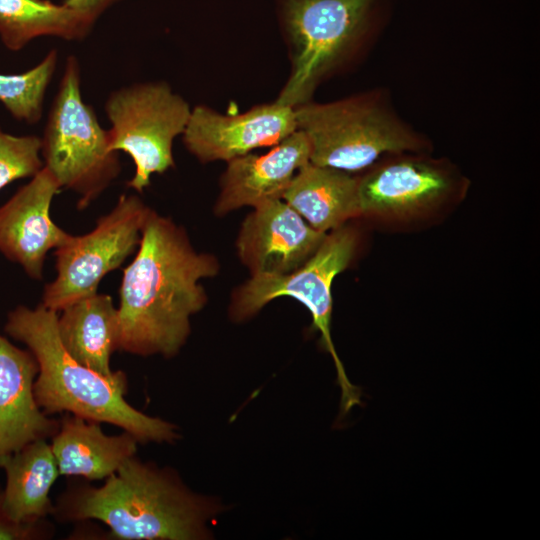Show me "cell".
Returning <instances> with one entry per match:
<instances>
[{
	"label": "cell",
	"mask_w": 540,
	"mask_h": 540,
	"mask_svg": "<svg viewBox=\"0 0 540 540\" xmlns=\"http://www.w3.org/2000/svg\"><path fill=\"white\" fill-rule=\"evenodd\" d=\"M52 535L53 525L46 521V519L30 523H19L11 520L3 512L0 504L1 540L46 539L50 538Z\"/></svg>",
	"instance_id": "603a6c76"
},
{
	"label": "cell",
	"mask_w": 540,
	"mask_h": 540,
	"mask_svg": "<svg viewBox=\"0 0 540 540\" xmlns=\"http://www.w3.org/2000/svg\"><path fill=\"white\" fill-rule=\"evenodd\" d=\"M119 0H65L64 4L97 19L108 7Z\"/></svg>",
	"instance_id": "cb8c5ba5"
},
{
	"label": "cell",
	"mask_w": 540,
	"mask_h": 540,
	"mask_svg": "<svg viewBox=\"0 0 540 540\" xmlns=\"http://www.w3.org/2000/svg\"><path fill=\"white\" fill-rule=\"evenodd\" d=\"M139 249L119 288L117 351L177 355L191 333L190 319L207 303L199 281L219 271L216 258L198 253L186 232L151 209Z\"/></svg>",
	"instance_id": "6da1fadb"
},
{
	"label": "cell",
	"mask_w": 540,
	"mask_h": 540,
	"mask_svg": "<svg viewBox=\"0 0 540 540\" xmlns=\"http://www.w3.org/2000/svg\"><path fill=\"white\" fill-rule=\"evenodd\" d=\"M326 235L284 200H268L255 206L243 221L237 254L252 276L286 274L307 262Z\"/></svg>",
	"instance_id": "7c38bea8"
},
{
	"label": "cell",
	"mask_w": 540,
	"mask_h": 540,
	"mask_svg": "<svg viewBox=\"0 0 540 540\" xmlns=\"http://www.w3.org/2000/svg\"><path fill=\"white\" fill-rule=\"evenodd\" d=\"M296 130L294 108L275 100L238 114L198 105L192 108L182 135L186 149L207 163L228 162L254 149L272 147Z\"/></svg>",
	"instance_id": "8fae6325"
},
{
	"label": "cell",
	"mask_w": 540,
	"mask_h": 540,
	"mask_svg": "<svg viewBox=\"0 0 540 540\" xmlns=\"http://www.w3.org/2000/svg\"><path fill=\"white\" fill-rule=\"evenodd\" d=\"M58 312L39 304L19 305L7 315L5 332L24 343L38 363L34 396L47 415L68 412L87 420L109 423L133 434L140 443H174L181 438L177 425L149 416L125 399L124 372L101 375L74 360L57 334Z\"/></svg>",
	"instance_id": "3957f363"
},
{
	"label": "cell",
	"mask_w": 540,
	"mask_h": 540,
	"mask_svg": "<svg viewBox=\"0 0 540 540\" xmlns=\"http://www.w3.org/2000/svg\"><path fill=\"white\" fill-rule=\"evenodd\" d=\"M357 241L356 232L348 226L330 231L317 251L298 269L280 275L251 276L234 292L229 309L231 319L241 322L275 298L291 297L302 303L311 313L312 327L320 332L322 346L334 361L341 390V417L361 404L362 393L348 379L331 337V287L334 278L349 265Z\"/></svg>",
	"instance_id": "52a82bcc"
},
{
	"label": "cell",
	"mask_w": 540,
	"mask_h": 540,
	"mask_svg": "<svg viewBox=\"0 0 540 540\" xmlns=\"http://www.w3.org/2000/svg\"><path fill=\"white\" fill-rule=\"evenodd\" d=\"M6 486L0 496L3 512L19 523L36 522L52 515L49 492L60 475L51 445L33 441L0 459Z\"/></svg>",
	"instance_id": "d6986e66"
},
{
	"label": "cell",
	"mask_w": 540,
	"mask_h": 540,
	"mask_svg": "<svg viewBox=\"0 0 540 540\" xmlns=\"http://www.w3.org/2000/svg\"><path fill=\"white\" fill-rule=\"evenodd\" d=\"M99 424L71 413L60 420L50 444L60 475L105 480L136 455L139 441L133 434L109 436Z\"/></svg>",
	"instance_id": "2e32d148"
},
{
	"label": "cell",
	"mask_w": 540,
	"mask_h": 540,
	"mask_svg": "<svg viewBox=\"0 0 540 540\" xmlns=\"http://www.w3.org/2000/svg\"><path fill=\"white\" fill-rule=\"evenodd\" d=\"M412 154H394L357 177L359 216L418 214L445 202L461 187L462 180L447 165Z\"/></svg>",
	"instance_id": "30bf717a"
},
{
	"label": "cell",
	"mask_w": 540,
	"mask_h": 540,
	"mask_svg": "<svg viewBox=\"0 0 540 540\" xmlns=\"http://www.w3.org/2000/svg\"><path fill=\"white\" fill-rule=\"evenodd\" d=\"M310 162L307 136L297 129L265 154L248 153L227 163L215 203L217 215L255 207L282 195L300 168Z\"/></svg>",
	"instance_id": "5bb4252c"
},
{
	"label": "cell",
	"mask_w": 540,
	"mask_h": 540,
	"mask_svg": "<svg viewBox=\"0 0 540 540\" xmlns=\"http://www.w3.org/2000/svg\"><path fill=\"white\" fill-rule=\"evenodd\" d=\"M60 191L54 176L43 166L0 206V252L35 280L43 277L48 252L71 237L50 216L52 200Z\"/></svg>",
	"instance_id": "4fadbf2b"
},
{
	"label": "cell",
	"mask_w": 540,
	"mask_h": 540,
	"mask_svg": "<svg viewBox=\"0 0 540 540\" xmlns=\"http://www.w3.org/2000/svg\"><path fill=\"white\" fill-rule=\"evenodd\" d=\"M94 22L84 12L48 0H0V39L11 51L41 36L81 40Z\"/></svg>",
	"instance_id": "ffe728a7"
},
{
	"label": "cell",
	"mask_w": 540,
	"mask_h": 540,
	"mask_svg": "<svg viewBox=\"0 0 540 540\" xmlns=\"http://www.w3.org/2000/svg\"><path fill=\"white\" fill-rule=\"evenodd\" d=\"M294 111L297 129L310 144V163L350 174L383 156L417 153L428 144L376 89L327 103L311 100Z\"/></svg>",
	"instance_id": "5b68a950"
},
{
	"label": "cell",
	"mask_w": 540,
	"mask_h": 540,
	"mask_svg": "<svg viewBox=\"0 0 540 540\" xmlns=\"http://www.w3.org/2000/svg\"><path fill=\"white\" fill-rule=\"evenodd\" d=\"M282 200L311 227L327 233L359 216L358 179L309 162L295 174Z\"/></svg>",
	"instance_id": "ac0fdd59"
},
{
	"label": "cell",
	"mask_w": 540,
	"mask_h": 540,
	"mask_svg": "<svg viewBox=\"0 0 540 540\" xmlns=\"http://www.w3.org/2000/svg\"><path fill=\"white\" fill-rule=\"evenodd\" d=\"M151 211L138 196L123 194L95 228L73 236L55 249V279L43 290L42 305L60 312L69 304L98 292L100 281L136 250Z\"/></svg>",
	"instance_id": "9c48e42d"
},
{
	"label": "cell",
	"mask_w": 540,
	"mask_h": 540,
	"mask_svg": "<svg viewBox=\"0 0 540 540\" xmlns=\"http://www.w3.org/2000/svg\"><path fill=\"white\" fill-rule=\"evenodd\" d=\"M38 363L30 350L0 335V459L40 439L52 438L60 420L48 417L34 396Z\"/></svg>",
	"instance_id": "9a60e30c"
},
{
	"label": "cell",
	"mask_w": 540,
	"mask_h": 540,
	"mask_svg": "<svg viewBox=\"0 0 540 540\" xmlns=\"http://www.w3.org/2000/svg\"><path fill=\"white\" fill-rule=\"evenodd\" d=\"M290 73L276 101L296 107L356 60L386 24L391 0H275Z\"/></svg>",
	"instance_id": "277c9868"
},
{
	"label": "cell",
	"mask_w": 540,
	"mask_h": 540,
	"mask_svg": "<svg viewBox=\"0 0 540 540\" xmlns=\"http://www.w3.org/2000/svg\"><path fill=\"white\" fill-rule=\"evenodd\" d=\"M41 138L16 136L0 127V190L22 178H32L43 168Z\"/></svg>",
	"instance_id": "7402d4cb"
},
{
	"label": "cell",
	"mask_w": 540,
	"mask_h": 540,
	"mask_svg": "<svg viewBox=\"0 0 540 540\" xmlns=\"http://www.w3.org/2000/svg\"><path fill=\"white\" fill-rule=\"evenodd\" d=\"M224 504L191 490L169 467L130 457L101 486L70 482L57 497L52 516L59 522L98 520L107 539L208 540L210 524Z\"/></svg>",
	"instance_id": "7a4b0ae2"
},
{
	"label": "cell",
	"mask_w": 540,
	"mask_h": 540,
	"mask_svg": "<svg viewBox=\"0 0 540 540\" xmlns=\"http://www.w3.org/2000/svg\"><path fill=\"white\" fill-rule=\"evenodd\" d=\"M57 334L66 352L78 363L112 376L110 358L117 351L118 314L110 295L96 292L61 311Z\"/></svg>",
	"instance_id": "e0dca14e"
},
{
	"label": "cell",
	"mask_w": 540,
	"mask_h": 540,
	"mask_svg": "<svg viewBox=\"0 0 540 540\" xmlns=\"http://www.w3.org/2000/svg\"><path fill=\"white\" fill-rule=\"evenodd\" d=\"M80 86L79 61L70 55L48 113L41 157L61 189L79 195L78 208L84 209L117 178L121 163Z\"/></svg>",
	"instance_id": "8992f818"
},
{
	"label": "cell",
	"mask_w": 540,
	"mask_h": 540,
	"mask_svg": "<svg viewBox=\"0 0 540 540\" xmlns=\"http://www.w3.org/2000/svg\"><path fill=\"white\" fill-rule=\"evenodd\" d=\"M57 60V51L53 49L40 63L23 73H0V102L13 118L29 125L40 121Z\"/></svg>",
	"instance_id": "44dd1931"
},
{
	"label": "cell",
	"mask_w": 540,
	"mask_h": 540,
	"mask_svg": "<svg viewBox=\"0 0 540 540\" xmlns=\"http://www.w3.org/2000/svg\"><path fill=\"white\" fill-rule=\"evenodd\" d=\"M104 109L111 123L109 148L131 157L135 174L127 186L142 193L153 174L175 166L173 142L183 134L192 108L168 83L155 81L113 91Z\"/></svg>",
	"instance_id": "ba28073f"
}]
</instances>
